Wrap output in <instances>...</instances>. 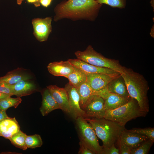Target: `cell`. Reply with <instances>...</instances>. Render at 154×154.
<instances>
[{
    "mask_svg": "<svg viewBox=\"0 0 154 154\" xmlns=\"http://www.w3.org/2000/svg\"><path fill=\"white\" fill-rule=\"evenodd\" d=\"M102 5L95 0H68L58 4L54 11V20L63 18L84 19L93 21L97 16Z\"/></svg>",
    "mask_w": 154,
    "mask_h": 154,
    "instance_id": "1",
    "label": "cell"
},
{
    "mask_svg": "<svg viewBox=\"0 0 154 154\" xmlns=\"http://www.w3.org/2000/svg\"><path fill=\"white\" fill-rule=\"evenodd\" d=\"M120 75L124 80L131 97L137 101L142 110L148 113L149 106L147 94L149 87L144 77L132 69L124 66Z\"/></svg>",
    "mask_w": 154,
    "mask_h": 154,
    "instance_id": "2",
    "label": "cell"
},
{
    "mask_svg": "<svg viewBox=\"0 0 154 154\" xmlns=\"http://www.w3.org/2000/svg\"><path fill=\"white\" fill-rule=\"evenodd\" d=\"M89 122L96 134L103 143V150L116 143L125 128L117 122L102 118H85Z\"/></svg>",
    "mask_w": 154,
    "mask_h": 154,
    "instance_id": "3",
    "label": "cell"
},
{
    "mask_svg": "<svg viewBox=\"0 0 154 154\" xmlns=\"http://www.w3.org/2000/svg\"><path fill=\"white\" fill-rule=\"evenodd\" d=\"M147 114L141 110L137 101L131 98L127 103L119 108L106 111L104 118L125 127L128 121L138 117H145Z\"/></svg>",
    "mask_w": 154,
    "mask_h": 154,
    "instance_id": "4",
    "label": "cell"
},
{
    "mask_svg": "<svg viewBox=\"0 0 154 154\" xmlns=\"http://www.w3.org/2000/svg\"><path fill=\"white\" fill-rule=\"evenodd\" d=\"M77 58L93 65L112 69L122 73L124 66H122L118 60L106 58L95 51L89 45L84 51H77L75 52Z\"/></svg>",
    "mask_w": 154,
    "mask_h": 154,
    "instance_id": "5",
    "label": "cell"
},
{
    "mask_svg": "<svg viewBox=\"0 0 154 154\" xmlns=\"http://www.w3.org/2000/svg\"><path fill=\"white\" fill-rule=\"evenodd\" d=\"M76 120L80 140L94 154H102L103 147L99 145L97 136L90 124L83 117H78Z\"/></svg>",
    "mask_w": 154,
    "mask_h": 154,
    "instance_id": "6",
    "label": "cell"
},
{
    "mask_svg": "<svg viewBox=\"0 0 154 154\" xmlns=\"http://www.w3.org/2000/svg\"><path fill=\"white\" fill-rule=\"evenodd\" d=\"M104 99L102 97L93 95L83 108L86 117L96 118H104L106 110Z\"/></svg>",
    "mask_w": 154,
    "mask_h": 154,
    "instance_id": "7",
    "label": "cell"
},
{
    "mask_svg": "<svg viewBox=\"0 0 154 154\" xmlns=\"http://www.w3.org/2000/svg\"><path fill=\"white\" fill-rule=\"evenodd\" d=\"M66 90L70 107V114L75 119L78 117H86L84 111L80 105V96L76 88L69 83L66 84Z\"/></svg>",
    "mask_w": 154,
    "mask_h": 154,
    "instance_id": "8",
    "label": "cell"
},
{
    "mask_svg": "<svg viewBox=\"0 0 154 154\" xmlns=\"http://www.w3.org/2000/svg\"><path fill=\"white\" fill-rule=\"evenodd\" d=\"M87 74L86 82L94 91H98L106 88L112 80L120 74L119 73L113 74L101 73Z\"/></svg>",
    "mask_w": 154,
    "mask_h": 154,
    "instance_id": "9",
    "label": "cell"
},
{
    "mask_svg": "<svg viewBox=\"0 0 154 154\" xmlns=\"http://www.w3.org/2000/svg\"><path fill=\"white\" fill-rule=\"evenodd\" d=\"M51 21L52 19L50 17L37 18L32 20L33 34L39 41L43 42L47 40L52 31Z\"/></svg>",
    "mask_w": 154,
    "mask_h": 154,
    "instance_id": "10",
    "label": "cell"
},
{
    "mask_svg": "<svg viewBox=\"0 0 154 154\" xmlns=\"http://www.w3.org/2000/svg\"><path fill=\"white\" fill-rule=\"evenodd\" d=\"M47 88L56 102L60 109L70 114V107L67 92L64 88H60L56 85H50Z\"/></svg>",
    "mask_w": 154,
    "mask_h": 154,
    "instance_id": "11",
    "label": "cell"
},
{
    "mask_svg": "<svg viewBox=\"0 0 154 154\" xmlns=\"http://www.w3.org/2000/svg\"><path fill=\"white\" fill-rule=\"evenodd\" d=\"M68 60L74 66L81 70L87 73L113 74L118 73L110 68L97 66L89 64L77 58L69 59Z\"/></svg>",
    "mask_w": 154,
    "mask_h": 154,
    "instance_id": "12",
    "label": "cell"
},
{
    "mask_svg": "<svg viewBox=\"0 0 154 154\" xmlns=\"http://www.w3.org/2000/svg\"><path fill=\"white\" fill-rule=\"evenodd\" d=\"M148 139L145 135L129 132L125 129L121 132L118 139L131 150L137 148Z\"/></svg>",
    "mask_w": 154,
    "mask_h": 154,
    "instance_id": "13",
    "label": "cell"
},
{
    "mask_svg": "<svg viewBox=\"0 0 154 154\" xmlns=\"http://www.w3.org/2000/svg\"><path fill=\"white\" fill-rule=\"evenodd\" d=\"M47 68L49 72L52 75L66 78L74 69V66L68 60L50 62Z\"/></svg>",
    "mask_w": 154,
    "mask_h": 154,
    "instance_id": "14",
    "label": "cell"
},
{
    "mask_svg": "<svg viewBox=\"0 0 154 154\" xmlns=\"http://www.w3.org/2000/svg\"><path fill=\"white\" fill-rule=\"evenodd\" d=\"M106 88L109 92L117 94L128 100L131 98L129 94L124 80L120 74L112 80Z\"/></svg>",
    "mask_w": 154,
    "mask_h": 154,
    "instance_id": "15",
    "label": "cell"
},
{
    "mask_svg": "<svg viewBox=\"0 0 154 154\" xmlns=\"http://www.w3.org/2000/svg\"><path fill=\"white\" fill-rule=\"evenodd\" d=\"M26 70L22 68H18L8 72L4 76L0 77V82L13 85L23 80H30L31 77Z\"/></svg>",
    "mask_w": 154,
    "mask_h": 154,
    "instance_id": "16",
    "label": "cell"
},
{
    "mask_svg": "<svg viewBox=\"0 0 154 154\" xmlns=\"http://www.w3.org/2000/svg\"><path fill=\"white\" fill-rule=\"evenodd\" d=\"M13 92V95L21 97L30 95L36 90L35 84L28 80H21L15 84L11 85Z\"/></svg>",
    "mask_w": 154,
    "mask_h": 154,
    "instance_id": "17",
    "label": "cell"
},
{
    "mask_svg": "<svg viewBox=\"0 0 154 154\" xmlns=\"http://www.w3.org/2000/svg\"><path fill=\"white\" fill-rule=\"evenodd\" d=\"M1 136L9 139L17 132L20 127L15 118L9 117L0 121Z\"/></svg>",
    "mask_w": 154,
    "mask_h": 154,
    "instance_id": "18",
    "label": "cell"
},
{
    "mask_svg": "<svg viewBox=\"0 0 154 154\" xmlns=\"http://www.w3.org/2000/svg\"><path fill=\"white\" fill-rule=\"evenodd\" d=\"M42 101L40 111L43 116L47 115L52 111L60 109V107L47 88L42 93Z\"/></svg>",
    "mask_w": 154,
    "mask_h": 154,
    "instance_id": "19",
    "label": "cell"
},
{
    "mask_svg": "<svg viewBox=\"0 0 154 154\" xmlns=\"http://www.w3.org/2000/svg\"><path fill=\"white\" fill-rule=\"evenodd\" d=\"M104 100V107L106 111L117 109L129 101L121 96L110 92Z\"/></svg>",
    "mask_w": 154,
    "mask_h": 154,
    "instance_id": "20",
    "label": "cell"
},
{
    "mask_svg": "<svg viewBox=\"0 0 154 154\" xmlns=\"http://www.w3.org/2000/svg\"><path fill=\"white\" fill-rule=\"evenodd\" d=\"M87 74L81 70L74 66L73 71L67 77L69 83L77 88L86 81Z\"/></svg>",
    "mask_w": 154,
    "mask_h": 154,
    "instance_id": "21",
    "label": "cell"
},
{
    "mask_svg": "<svg viewBox=\"0 0 154 154\" xmlns=\"http://www.w3.org/2000/svg\"><path fill=\"white\" fill-rule=\"evenodd\" d=\"M76 88L80 96V106L83 110L93 95V91L86 82Z\"/></svg>",
    "mask_w": 154,
    "mask_h": 154,
    "instance_id": "22",
    "label": "cell"
},
{
    "mask_svg": "<svg viewBox=\"0 0 154 154\" xmlns=\"http://www.w3.org/2000/svg\"><path fill=\"white\" fill-rule=\"evenodd\" d=\"M26 135L20 129L8 139L15 146L23 150H26L27 149L25 143Z\"/></svg>",
    "mask_w": 154,
    "mask_h": 154,
    "instance_id": "23",
    "label": "cell"
},
{
    "mask_svg": "<svg viewBox=\"0 0 154 154\" xmlns=\"http://www.w3.org/2000/svg\"><path fill=\"white\" fill-rule=\"evenodd\" d=\"M21 101L22 100L20 97L13 98L9 96L0 101V109L6 111L12 107L16 108Z\"/></svg>",
    "mask_w": 154,
    "mask_h": 154,
    "instance_id": "24",
    "label": "cell"
},
{
    "mask_svg": "<svg viewBox=\"0 0 154 154\" xmlns=\"http://www.w3.org/2000/svg\"><path fill=\"white\" fill-rule=\"evenodd\" d=\"M25 143L27 148L35 149L40 147L42 145V139L40 135L35 134L33 135H26Z\"/></svg>",
    "mask_w": 154,
    "mask_h": 154,
    "instance_id": "25",
    "label": "cell"
},
{
    "mask_svg": "<svg viewBox=\"0 0 154 154\" xmlns=\"http://www.w3.org/2000/svg\"><path fill=\"white\" fill-rule=\"evenodd\" d=\"M154 141L148 139L143 142L137 148L131 150V154H147L148 153Z\"/></svg>",
    "mask_w": 154,
    "mask_h": 154,
    "instance_id": "26",
    "label": "cell"
},
{
    "mask_svg": "<svg viewBox=\"0 0 154 154\" xmlns=\"http://www.w3.org/2000/svg\"><path fill=\"white\" fill-rule=\"evenodd\" d=\"M127 131L131 132L136 133L146 136L149 139L154 141V128L146 127L144 128H134Z\"/></svg>",
    "mask_w": 154,
    "mask_h": 154,
    "instance_id": "27",
    "label": "cell"
},
{
    "mask_svg": "<svg viewBox=\"0 0 154 154\" xmlns=\"http://www.w3.org/2000/svg\"><path fill=\"white\" fill-rule=\"evenodd\" d=\"M98 3L107 5L112 7L125 8L126 6V0H95Z\"/></svg>",
    "mask_w": 154,
    "mask_h": 154,
    "instance_id": "28",
    "label": "cell"
},
{
    "mask_svg": "<svg viewBox=\"0 0 154 154\" xmlns=\"http://www.w3.org/2000/svg\"><path fill=\"white\" fill-rule=\"evenodd\" d=\"M0 91L11 96L13 95V92L11 85L6 83L0 82Z\"/></svg>",
    "mask_w": 154,
    "mask_h": 154,
    "instance_id": "29",
    "label": "cell"
},
{
    "mask_svg": "<svg viewBox=\"0 0 154 154\" xmlns=\"http://www.w3.org/2000/svg\"><path fill=\"white\" fill-rule=\"evenodd\" d=\"M116 143L119 147V154H131V149L123 142L118 139Z\"/></svg>",
    "mask_w": 154,
    "mask_h": 154,
    "instance_id": "30",
    "label": "cell"
},
{
    "mask_svg": "<svg viewBox=\"0 0 154 154\" xmlns=\"http://www.w3.org/2000/svg\"><path fill=\"white\" fill-rule=\"evenodd\" d=\"M79 145L80 148L78 152V154H94V153L81 140H80Z\"/></svg>",
    "mask_w": 154,
    "mask_h": 154,
    "instance_id": "31",
    "label": "cell"
},
{
    "mask_svg": "<svg viewBox=\"0 0 154 154\" xmlns=\"http://www.w3.org/2000/svg\"><path fill=\"white\" fill-rule=\"evenodd\" d=\"M102 154H119V149L113 144L108 148L103 150Z\"/></svg>",
    "mask_w": 154,
    "mask_h": 154,
    "instance_id": "32",
    "label": "cell"
},
{
    "mask_svg": "<svg viewBox=\"0 0 154 154\" xmlns=\"http://www.w3.org/2000/svg\"><path fill=\"white\" fill-rule=\"evenodd\" d=\"M9 117L7 115L6 111L0 109V121Z\"/></svg>",
    "mask_w": 154,
    "mask_h": 154,
    "instance_id": "33",
    "label": "cell"
},
{
    "mask_svg": "<svg viewBox=\"0 0 154 154\" xmlns=\"http://www.w3.org/2000/svg\"><path fill=\"white\" fill-rule=\"evenodd\" d=\"M52 0H40V3L42 6L47 7L50 4Z\"/></svg>",
    "mask_w": 154,
    "mask_h": 154,
    "instance_id": "34",
    "label": "cell"
},
{
    "mask_svg": "<svg viewBox=\"0 0 154 154\" xmlns=\"http://www.w3.org/2000/svg\"><path fill=\"white\" fill-rule=\"evenodd\" d=\"M9 96H11L0 91V101Z\"/></svg>",
    "mask_w": 154,
    "mask_h": 154,
    "instance_id": "35",
    "label": "cell"
},
{
    "mask_svg": "<svg viewBox=\"0 0 154 154\" xmlns=\"http://www.w3.org/2000/svg\"><path fill=\"white\" fill-rule=\"evenodd\" d=\"M154 25L152 26V28L151 29L150 32V35L153 38H154Z\"/></svg>",
    "mask_w": 154,
    "mask_h": 154,
    "instance_id": "36",
    "label": "cell"
},
{
    "mask_svg": "<svg viewBox=\"0 0 154 154\" xmlns=\"http://www.w3.org/2000/svg\"><path fill=\"white\" fill-rule=\"evenodd\" d=\"M28 2L29 3H34L35 5L36 4L37 0H27Z\"/></svg>",
    "mask_w": 154,
    "mask_h": 154,
    "instance_id": "37",
    "label": "cell"
},
{
    "mask_svg": "<svg viewBox=\"0 0 154 154\" xmlns=\"http://www.w3.org/2000/svg\"><path fill=\"white\" fill-rule=\"evenodd\" d=\"M37 2L36 4L35 5V6L38 7L40 5V0H36Z\"/></svg>",
    "mask_w": 154,
    "mask_h": 154,
    "instance_id": "38",
    "label": "cell"
},
{
    "mask_svg": "<svg viewBox=\"0 0 154 154\" xmlns=\"http://www.w3.org/2000/svg\"><path fill=\"white\" fill-rule=\"evenodd\" d=\"M24 0H17V3L19 5H20Z\"/></svg>",
    "mask_w": 154,
    "mask_h": 154,
    "instance_id": "39",
    "label": "cell"
},
{
    "mask_svg": "<svg viewBox=\"0 0 154 154\" xmlns=\"http://www.w3.org/2000/svg\"><path fill=\"white\" fill-rule=\"evenodd\" d=\"M151 6L153 7L154 9V0H151L150 2Z\"/></svg>",
    "mask_w": 154,
    "mask_h": 154,
    "instance_id": "40",
    "label": "cell"
},
{
    "mask_svg": "<svg viewBox=\"0 0 154 154\" xmlns=\"http://www.w3.org/2000/svg\"><path fill=\"white\" fill-rule=\"evenodd\" d=\"M1 131L0 129V136H1Z\"/></svg>",
    "mask_w": 154,
    "mask_h": 154,
    "instance_id": "41",
    "label": "cell"
}]
</instances>
